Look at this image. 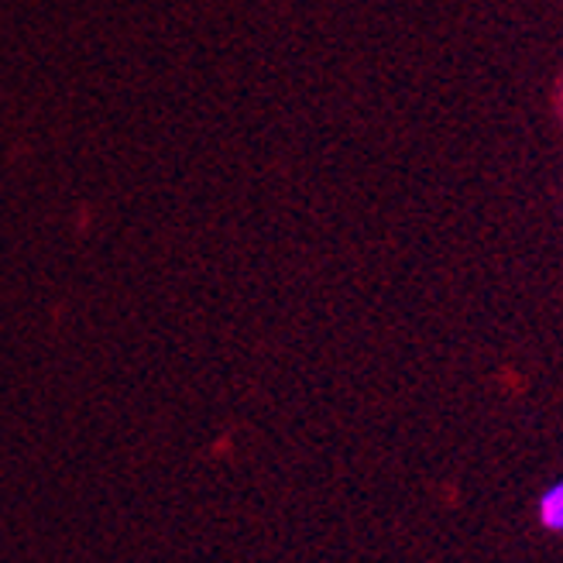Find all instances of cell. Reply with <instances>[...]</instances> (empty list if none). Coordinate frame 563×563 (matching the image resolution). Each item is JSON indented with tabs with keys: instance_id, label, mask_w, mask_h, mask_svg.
Segmentation results:
<instances>
[{
	"instance_id": "cell-1",
	"label": "cell",
	"mask_w": 563,
	"mask_h": 563,
	"mask_svg": "<svg viewBox=\"0 0 563 563\" xmlns=\"http://www.w3.org/2000/svg\"><path fill=\"white\" fill-rule=\"evenodd\" d=\"M537 519H540L543 529L563 532V477H556V482L540 495V501H537Z\"/></svg>"
}]
</instances>
